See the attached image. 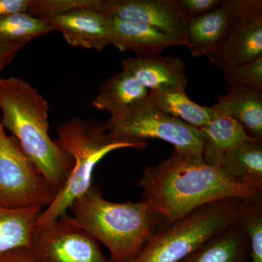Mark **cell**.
I'll list each match as a JSON object with an SVG mask.
<instances>
[{"label": "cell", "mask_w": 262, "mask_h": 262, "mask_svg": "<svg viewBox=\"0 0 262 262\" xmlns=\"http://www.w3.org/2000/svg\"><path fill=\"white\" fill-rule=\"evenodd\" d=\"M32 0H0V16L10 13H27Z\"/></svg>", "instance_id": "cell-27"}, {"label": "cell", "mask_w": 262, "mask_h": 262, "mask_svg": "<svg viewBox=\"0 0 262 262\" xmlns=\"http://www.w3.org/2000/svg\"><path fill=\"white\" fill-rule=\"evenodd\" d=\"M212 107L238 122L251 139L262 142V89L237 88L218 97Z\"/></svg>", "instance_id": "cell-15"}, {"label": "cell", "mask_w": 262, "mask_h": 262, "mask_svg": "<svg viewBox=\"0 0 262 262\" xmlns=\"http://www.w3.org/2000/svg\"><path fill=\"white\" fill-rule=\"evenodd\" d=\"M110 136L117 139L146 141L160 139L184 152L202 155L203 139L199 129L163 113L146 98L120 116L105 123Z\"/></svg>", "instance_id": "cell-6"}, {"label": "cell", "mask_w": 262, "mask_h": 262, "mask_svg": "<svg viewBox=\"0 0 262 262\" xmlns=\"http://www.w3.org/2000/svg\"><path fill=\"white\" fill-rule=\"evenodd\" d=\"M70 210L71 220L107 248L113 262L132 261L164 223L146 201H108L94 184Z\"/></svg>", "instance_id": "cell-3"}, {"label": "cell", "mask_w": 262, "mask_h": 262, "mask_svg": "<svg viewBox=\"0 0 262 262\" xmlns=\"http://www.w3.org/2000/svg\"><path fill=\"white\" fill-rule=\"evenodd\" d=\"M219 168L234 183L262 189V142L249 140L233 146L226 151Z\"/></svg>", "instance_id": "cell-18"}, {"label": "cell", "mask_w": 262, "mask_h": 262, "mask_svg": "<svg viewBox=\"0 0 262 262\" xmlns=\"http://www.w3.org/2000/svg\"><path fill=\"white\" fill-rule=\"evenodd\" d=\"M29 250L35 262H113L98 241L67 214L37 225Z\"/></svg>", "instance_id": "cell-8"}, {"label": "cell", "mask_w": 262, "mask_h": 262, "mask_svg": "<svg viewBox=\"0 0 262 262\" xmlns=\"http://www.w3.org/2000/svg\"><path fill=\"white\" fill-rule=\"evenodd\" d=\"M98 0L89 8H80L40 17L53 31L61 33L67 42L73 47L101 51L111 45L108 18L98 11Z\"/></svg>", "instance_id": "cell-11"}, {"label": "cell", "mask_w": 262, "mask_h": 262, "mask_svg": "<svg viewBox=\"0 0 262 262\" xmlns=\"http://www.w3.org/2000/svg\"><path fill=\"white\" fill-rule=\"evenodd\" d=\"M242 0H224L214 10L186 25L185 46L192 57L206 56L219 42L239 9Z\"/></svg>", "instance_id": "cell-13"}, {"label": "cell", "mask_w": 262, "mask_h": 262, "mask_svg": "<svg viewBox=\"0 0 262 262\" xmlns=\"http://www.w3.org/2000/svg\"><path fill=\"white\" fill-rule=\"evenodd\" d=\"M42 208H8L0 206V256L13 250L30 248Z\"/></svg>", "instance_id": "cell-20"}, {"label": "cell", "mask_w": 262, "mask_h": 262, "mask_svg": "<svg viewBox=\"0 0 262 262\" xmlns=\"http://www.w3.org/2000/svg\"><path fill=\"white\" fill-rule=\"evenodd\" d=\"M137 185L142 189L143 201L149 203L164 223L213 202L262 194L261 188L232 182L219 167L205 163L202 155L174 149L166 160L144 168Z\"/></svg>", "instance_id": "cell-1"}, {"label": "cell", "mask_w": 262, "mask_h": 262, "mask_svg": "<svg viewBox=\"0 0 262 262\" xmlns=\"http://www.w3.org/2000/svg\"><path fill=\"white\" fill-rule=\"evenodd\" d=\"M58 191L39 173L0 120V206L47 208Z\"/></svg>", "instance_id": "cell-7"}, {"label": "cell", "mask_w": 262, "mask_h": 262, "mask_svg": "<svg viewBox=\"0 0 262 262\" xmlns=\"http://www.w3.org/2000/svg\"><path fill=\"white\" fill-rule=\"evenodd\" d=\"M249 244L238 222L198 246L179 262H248Z\"/></svg>", "instance_id": "cell-16"}, {"label": "cell", "mask_w": 262, "mask_h": 262, "mask_svg": "<svg viewBox=\"0 0 262 262\" xmlns=\"http://www.w3.org/2000/svg\"><path fill=\"white\" fill-rule=\"evenodd\" d=\"M106 17L111 45L120 51L134 52L137 57L158 56L167 48L181 46L178 41L155 27Z\"/></svg>", "instance_id": "cell-14"}, {"label": "cell", "mask_w": 262, "mask_h": 262, "mask_svg": "<svg viewBox=\"0 0 262 262\" xmlns=\"http://www.w3.org/2000/svg\"><path fill=\"white\" fill-rule=\"evenodd\" d=\"M222 70L229 90L237 88L262 89V56Z\"/></svg>", "instance_id": "cell-24"}, {"label": "cell", "mask_w": 262, "mask_h": 262, "mask_svg": "<svg viewBox=\"0 0 262 262\" xmlns=\"http://www.w3.org/2000/svg\"><path fill=\"white\" fill-rule=\"evenodd\" d=\"M0 262H35L28 248H20L0 256Z\"/></svg>", "instance_id": "cell-28"}, {"label": "cell", "mask_w": 262, "mask_h": 262, "mask_svg": "<svg viewBox=\"0 0 262 262\" xmlns=\"http://www.w3.org/2000/svg\"><path fill=\"white\" fill-rule=\"evenodd\" d=\"M0 120L39 173L58 192L74 163L50 136L44 96L20 77H0Z\"/></svg>", "instance_id": "cell-2"}, {"label": "cell", "mask_w": 262, "mask_h": 262, "mask_svg": "<svg viewBox=\"0 0 262 262\" xmlns=\"http://www.w3.org/2000/svg\"><path fill=\"white\" fill-rule=\"evenodd\" d=\"M53 31L42 19L25 12L0 16V42H29Z\"/></svg>", "instance_id": "cell-22"}, {"label": "cell", "mask_w": 262, "mask_h": 262, "mask_svg": "<svg viewBox=\"0 0 262 262\" xmlns=\"http://www.w3.org/2000/svg\"><path fill=\"white\" fill-rule=\"evenodd\" d=\"M29 42H0V73L5 67L11 63L18 52L25 47Z\"/></svg>", "instance_id": "cell-26"}, {"label": "cell", "mask_w": 262, "mask_h": 262, "mask_svg": "<svg viewBox=\"0 0 262 262\" xmlns=\"http://www.w3.org/2000/svg\"><path fill=\"white\" fill-rule=\"evenodd\" d=\"M98 10L111 18L155 27L185 46L187 22L177 0H98Z\"/></svg>", "instance_id": "cell-10"}, {"label": "cell", "mask_w": 262, "mask_h": 262, "mask_svg": "<svg viewBox=\"0 0 262 262\" xmlns=\"http://www.w3.org/2000/svg\"><path fill=\"white\" fill-rule=\"evenodd\" d=\"M224 0H177L186 22L206 14L220 6Z\"/></svg>", "instance_id": "cell-25"}, {"label": "cell", "mask_w": 262, "mask_h": 262, "mask_svg": "<svg viewBox=\"0 0 262 262\" xmlns=\"http://www.w3.org/2000/svg\"><path fill=\"white\" fill-rule=\"evenodd\" d=\"M149 95L155 106L163 113L198 129L208 125L217 115L213 107L201 106L192 101L184 89L151 91Z\"/></svg>", "instance_id": "cell-21"}, {"label": "cell", "mask_w": 262, "mask_h": 262, "mask_svg": "<svg viewBox=\"0 0 262 262\" xmlns=\"http://www.w3.org/2000/svg\"><path fill=\"white\" fill-rule=\"evenodd\" d=\"M203 139L202 156L205 163L219 167L226 151L243 141L255 140L233 118L219 115L199 128Z\"/></svg>", "instance_id": "cell-19"}, {"label": "cell", "mask_w": 262, "mask_h": 262, "mask_svg": "<svg viewBox=\"0 0 262 262\" xmlns=\"http://www.w3.org/2000/svg\"><path fill=\"white\" fill-rule=\"evenodd\" d=\"M122 68L149 92L187 87L185 62L181 58L161 55L136 56L123 60Z\"/></svg>", "instance_id": "cell-12"}, {"label": "cell", "mask_w": 262, "mask_h": 262, "mask_svg": "<svg viewBox=\"0 0 262 262\" xmlns=\"http://www.w3.org/2000/svg\"><path fill=\"white\" fill-rule=\"evenodd\" d=\"M149 94L132 76L122 71L101 84L93 105L98 110L108 112L110 118H114L145 101Z\"/></svg>", "instance_id": "cell-17"}, {"label": "cell", "mask_w": 262, "mask_h": 262, "mask_svg": "<svg viewBox=\"0 0 262 262\" xmlns=\"http://www.w3.org/2000/svg\"><path fill=\"white\" fill-rule=\"evenodd\" d=\"M237 198L200 207L179 220L163 223L130 262H179L237 220Z\"/></svg>", "instance_id": "cell-5"}, {"label": "cell", "mask_w": 262, "mask_h": 262, "mask_svg": "<svg viewBox=\"0 0 262 262\" xmlns=\"http://www.w3.org/2000/svg\"><path fill=\"white\" fill-rule=\"evenodd\" d=\"M237 222L248 238V262H262V194L239 200Z\"/></svg>", "instance_id": "cell-23"}, {"label": "cell", "mask_w": 262, "mask_h": 262, "mask_svg": "<svg viewBox=\"0 0 262 262\" xmlns=\"http://www.w3.org/2000/svg\"><path fill=\"white\" fill-rule=\"evenodd\" d=\"M206 56L222 70L262 56L261 0L241 1L225 34Z\"/></svg>", "instance_id": "cell-9"}, {"label": "cell", "mask_w": 262, "mask_h": 262, "mask_svg": "<svg viewBox=\"0 0 262 262\" xmlns=\"http://www.w3.org/2000/svg\"><path fill=\"white\" fill-rule=\"evenodd\" d=\"M56 143L73 160V168L54 201L41 213L37 225L58 220L67 214L72 203L92 186L96 165L112 151L122 149L143 150L146 141L117 139L110 136L105 123L73 117L56 131Z\"/></svg>", "instance_id": "cell-4"}]
</instances>
